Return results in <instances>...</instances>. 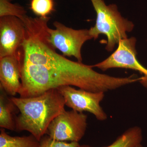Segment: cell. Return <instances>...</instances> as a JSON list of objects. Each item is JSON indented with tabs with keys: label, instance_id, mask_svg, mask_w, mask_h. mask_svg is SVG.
<instances>
[{
	"label": "cell",
	"instance_id": "obj_1",
	"mask_svg": "<svg viewBox=\"0 0 147 147\" xmlns=\"http://www.w3.org/2000/svg\"><path fill=\"white\" fill-rule=\"evenodd\" d=\"M50 18L28 16L24 20L25 38L16 55L21 70L20 97L37 96L63 86L104 93L123 86L121 77L98 73L92 65L70 60L57 53L48 40Z\"/></svg>",
	"mask_w": 147,
	"mask_h": 147
},
{
	"label": "cell",
	"instance_id": "obj_2",
	"mask_svg": "<svg viewBox=\"0 0 147 147\" xmlns=\"http://www.w3.org/2000/svg\"><path fill=\"white\" fill-rule=\"evenodd\" d=\"M11 99L19 110L15 119V131H29L39 141L51 122L65 110L64 98L57 89L34 97L12 96Z\"/></svg>",
	"mask_w": 147,
	"mask_h": 147
},
{
	"label": "cell",
	"instance_id": "obj_3",
	"mask_svg": "<svg viewBox=\"0 0 147 147\" xmlns=\"http://www.w3.org/2000/svg\"><path fill=\"white\" fill-rule=\"evenodd\" d=\"M90 1L96 18L95 25L89 30L90 34L94 40L100 34L105 35L108 39L105 49L111 52L116 44L127 38V33L132 31L134 24L121 16L115 5H106L103 0Z\"/></svg>",
	"mask_w": 147,
	"mask_h": 147
},
{
	"label": "cell",
	"instance_id": "obj_4",
	"mask_svg": "<svg viewBox=\"0 0 147 147\" xmlns=\"http://www.w3.org/2000/svg\"><path fill=\"white\" fill-rule=\"evenodd\" d=\"M53 25L55 29L49 26L47 28L48 40L51 45L63 56L74 57L78 62H82V46L86 41L93 38L89 30H74L58 21L54 22Z\"/></svg>",
	"mask_w": 147,
	"mask_h": 147
},
{
	"label": "cell",
	"instance_id": "obj_5",
	"mask_svg": "<svg viewBox=\"0 0 147 147\" xmlns=\"http://www.w3.org/2000/svg\"><path fill=\"white\" fill-rule=\"evenodd\" d=\"M87 119L83 113L65 110L51 122L46 134L58 141L79 142L85 135Z\"/></svg>",
	"mask_w": 147,
	"mask_h": 147
},
{
	"label": "cell",
	"instance_id": "obj_6",
	"mask_svg": "<svg viewBox=\"0 0 147 147\" xmlns=\"http://www.w3.org/2000/svg\"><path fill=\"white\" fill-rule=\"evenodd\" d=\"M136 42L137 40L134 37L122 40L118 44L117 50L109 57L92 67H97L102 71L113 68L136 70L144 74L140 82L147 88V69L137 60Z\"/></svg>",
	"mask_w": 147,
	"mask_h": 147
},
{
	"label": "cell",
	"instance_id": "obj_7",
	"mask_svg": "<svg viewBox=\"0 0 147 147\" xmlns=\"http://www.w3.org/2000/svg\"><path fill=\"white\" fill-rule=\"evenodd\" d=\"M63 96L65 105L79 113L89 112L94 115L98 120L103 121L107 115L100 106L104 93L92 92L71 86H63L57 89Z\"/></svg>",
	"mask_w": 147,
	"mask_h": 147
},
{
	"label": "cell",
	"instance_id": "obj_8",
	"mask_svg": "<svg viewBox=\"0 0 147 147\" xmlns=\"http://www.w3.org/2000/svg\"><path fill=\"white\" fill-rule=\"evenodd\" d=\"M25 25L20 18L13 16L0 18V58L16 56L24 39Z\"/></svg>",
	"mask_w": 147,
	"mask_h": 147
},
{
	"label": "cell",
	"instance_id": "obj_9",
	"mask_svg": "<svg viewBox=\"0 0 147 147\" xmlns=\"http://www.w3.org/2000/svg\"><path fill=\"white\" fill-rule=\"evenodd\" d=\"M0 87L12 96L20 92L22 87L21 70L16 55L0 58Z\"/></svg>",
	"mask_w": 147,
	"mask_h": 147
},
{
	"label": "cell",
	"instance_id": "obj_10",
	"mask_svg": "<svg viewBox=\"0 0 147 147\" xmlns=\"http://www.w3.org/2000/svg\"><path fill=\"white\" fill-rule=\"evenodd\" d=\"M1 88V87H0ZM18 111L11 98L2 88H1L0 94V127L11 131H15L16 126L14 115Z\"/></svg>",
	"mask_w": 147,
	"mask_h": 147
},
{
	"label": "cell",
	"instance_id": "obj_11",
	"mask_svg": "<svg viewBox=\"0 0 147 147\" xmlns=\"http://www.w3.org/2000/svg\"><path fill=\"white\" fill-rule=\"evenodd\" d=\"M0 147H39L40 141L31 134L23 137H12L1 128Z\"/></svg>",
	"mask_w": 147,
	"mask_h": 147
},
{
	"label": "cell",
	"instance_id": "obj_12",
	"mask_svg": "<svg viewBox=\"0 0 147 147\" xmlns=\"http://www.w3.org/2000/svg\"><path fill=\"white\" fill-rule=\"evenodd\" d=\"M143 139L142 130L138 127H131L117 138L113 144L104 147H134L140 144ZM81 147H92L81 145Z\"/></svg>",
	"mask_w": 147,
	"mask_h": 147
},
{
	"label": "cell",
	"instance_id": "obj_13",
	"mask_svg": "<svg viewBox=\"0 0 147 147\" xmlns=\"http://www.w3.org/2000/svg\"><path fill=\"white\" fill-rule=\"evenodd\" d=\"M11 0H0V17L13 16L22 20L26 16V11L23 7L10 2Z\"/></svg>",
	"mask_w": 147,
	"mask_h": 147
},
{
	"label": "cell",
	"instance_id": "obj_14",
	"mask_svg": "<svg viewBox=\"0 0 147 147\" xmlns=\"http://www.w3.org/2000/svg\"><path fill=\"white\" fill-rule=\"evenodd\" d=\"M31 9L39 17H46L54 10L53 0H32Z\"/></svg>",
	"mask_w": 147,
	"mask_h": 147
},
{
	"label": "cell",
	"instance_id": "obj_15",
	"mask_svg": "<svg viewBox=\"0 0 147 147\" xmlns=\"http://www.w3.org/2000/svg\"><path fill=\"white\" fill-rule=\"evenodd\" d=\"M39 147H81V145L77 142L67 143L55 140L47 135L43 136L40 139Z\"/></svg>",
	"mask_w": 147,
	"mask_h": 147
},
{
	"label": "cell",
	"instance_id": "obj_16",
	"mask_svg": "<svg viewBox=\"0 0 147 147\" xmlns=\"http://www.w3.org/2000/svg\"><path fill=\"white\" fill-rule=\"evenodd\" d=\"M134 147H143V146H142V145H141V144H139L137 145V146H134Z\"/></svg>",
	"mask_w": 147,
	"mask_h": 147
}]
</instances>
